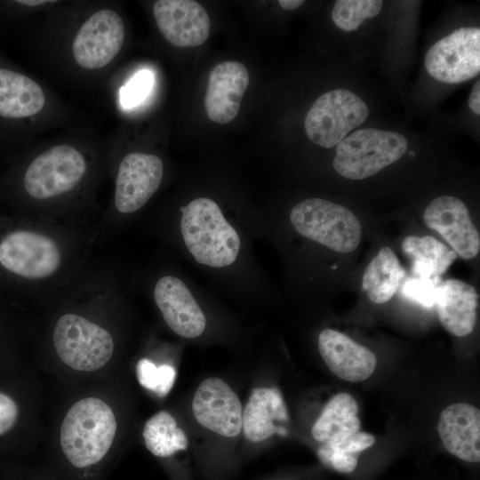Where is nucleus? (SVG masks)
Returning a JSON list of instances; mask_svg holds the SVG:
<instances>
[{"label":"nucleus","mask_w":480,"mask_h":480,"mask_svg":"<svg viewBox=\"0 0 480 480\" xmlns=\"http://www.w3.org/2000/svg\"><path fill=\"white\" fill-rule=\"evenodd\" d=\"M116 430V418L109 404L98 397L82 398L68 409L61 422V452L72 468H93L108 453Z\"/></svg>","instance_id":"obj_1"},{"label":"nucleus","mask_w":480,"mask_h":480,"mask_svg":"<svg viewBox=\"0 0 480 480\" xmlns=\"http://www.w3.org/2000/svg\"><path fill=\"white\" fill-rule=\"evenodd\" d=\"M180 233L194 260L211 268H225L238 257L241 240L218 204L197 197L181 210Z\"/></svg>","instance_id":"obj_2"},{"label":"nucleus","mask_w":480,"mask_h":480,"mask_svg":"<svg viewBox=\"0 0 480 480\" xmlns=\"http://www.w3.org/2000/svg\"><path fill=\"white\" fill-rule=\"evenodd\" d=\"M293 228L302 236L340 253L356 249L362 226L348 208L322 198H308L290 212Z\"/></svg>","instance_id":"obj_3"},{"label":"nucleus","mask_w":480,"mask_h":480,"mask_svg":"<svg viewBox=\"0 0 480 480\" xmlns=\"http://www.w3.org/2000/svg\"><path fill=\"white\" fill-rule=\"evenodd\" d=\"M407 140L396 132L365 128L354 132L336 146L334 170L349 180H364L398 161Z\"/></svg>","instance_id":"obj_4"},{"label":"nucleus","mask_w":480,"mask_h":480,"mask_svg":"<svg viewBox=\"0 0 480 480\" xmlns=\"http://www.w3.org/2000/svg\"><path fill=\"white\" fill-rule=\"evenodd\" d=\"M52 340L59 358L79 372H94L112 357L115 343L105 328L86 317L66 313L56 322Z\"/></svg>","instance_id":"obj_5"},{"label":"nucleus","mask_w":480,"mask_h":480,"mask_svg":"<svg viewBox=\"0 0 480 480\" xmlns=\"http://www.w3.org/2000/svg\"><path fill=\"white\" fill-rule=\"evenodd\" d=\"M368 116L369 108L360 97L347 89H335L316 99L306 115L304 127L312 142L332 148Z\"/></svg>","instance_id":"obj_6"},{"label":"nucleus","mask_w":480,"mask_h":480,"mask_svg":"<svg viewBox=\"0 0 480 480\" xmlns=\"http://www.w3.org/2000/svg\"><path fill=\"white\" fill-rule=\"evenodd\" d=\"M86 171L82 152L69 145H57L33 159L24 172L22 184L31 198L51 199L69 192Z\"/></svg>","instance_id":"obj_7"},{"label":"nucleus","mask_w":480,"mask_h":480,"mask_svg":"<svg viewBox=\"0 0 480 480\" xmlns=\"http://www.w3.org/2000/svg\"><path fill=\"white\" fill-rule=\"evenodd\" d=\"M425 67L439 82L458 84L480 71V29L463 27L435 43L427 52Z\"/></svg>","instance_id":"obj_8"},{"label":"nucleus","mask_w":480,"mask_h":480,"mask_svg":"<svg viewBox=\"0 0 480 480\" xmlns=\"http://www.w3.org/2000/svg\"><path fill=\"white\" fill-rule=\"evenodd\" d=\"M124 41V24L111 9L93 12L79 28L72 43L76 64L85 69L108 66L119 53Z\"/></svg>","instance_id":"obj_9"},{"label":"nucleus","mask_w":480,"mask_h":480,"mask_svg":"<svg viewBox=\"0 0 480 480\" xmlns=\"http://www.w3.org/2000/svg\"><path fill=\"white\" fill-rule=\"evenodd\" d=\"M192 414L205 429L226 438L242 433L243 405L235 390L220 378L209 377L196 388Z\"/></svg>","instance_id":"obj_10"},{"label":"nucleus","mask_w":480,"mask_h":480,"mask_svg":"<svg viewBox=\"0 0 480 480\" xmlns=\"http://www.w3.org/2000/svg\"><path fill=\"white\" fill-rule=\"evenodd\" d=\"M163 173V161L156 155L132 152L124 156L116 179V209L128 214L143 207L158 189Z\"/></svg>","instance_id":"obj_11"},{"label":"nucleus","mask_w":480,"mask_h":480,"mask_svg":"<svg viewBox=\"0 0 480 480\" xmlns=\"http://www.w3.org/2000/svg\"><path fill=\"white\" fill-rule=\"evenodd\" d=\"M423 220L442 236L457 255L471 260L478 254L480 236L460 199L452 196L435 198L426 207Z\"/></svg>","instance_id":"obj_12"},{"label":"nucleus","mask_w":480,"mask_h":480,"mask_svg":"<svg viewBox=\"0 0 480 480\" xmlns=\"http://www.w3.org/2000/svg\"><path fill=\"white\" fill-rule=\"evenodd\" d=\"M153 14L161 34L174 46H199L209 36V15L196 1L158 0L153 4Z\"/></svg>","instance_id":"obj_13"},{"label":"nucleus","mask_w":480,"mask_h":480,"mask_svg":"<svg viewBox=\"0 0 480 480\" xmlns=\"http://www.w3.org/2000/svg\"><path fill=\"white\" fill-rule=\"evenodd\" d=\"M153 296L167 326L185 339L199 337L206 318L186 284L177 276H164L155 284Z\"/></svg>","instance_id":"obj_14"},{"label":"nucleus","mask_w":480,"mask_h":480,"mask_svg":"<svg viewBox=\"0 0 480 480\" xmlns=\"http://www.w3.org/2000/svg\"><path fill=\"white\" fill-rule=\"evenodd\" d=\"M249 84L246 67L236 60L223 61L210 72L204 108L210 120L227 124L238 114L242 98Z\"/></svg>","instance_id":"obj_15"},{"label":"nucleus","mask_w":480,"mask_h":480,"mask_svg":"<svg viewBox=\"0 0 480 480\" xmlns=\"http://www.w3.org/2000/svg\"><path fill=\"white\" fill-rule=\"evenodd\" d=\"M318 350L330 371L347 381H363L376 368L377 358L372 350L336 330L320 332Z\"/></svg>","instance_id":"obj_16"},{"label":"nucleus","mask_w":480,"mask_h":480,"mask_svg":"<svg viewBox=\"0 0 480 480\" xmlns=\"http://www.w3.org/2000/svg\"><path fill=\"white\" fill-rule=\"evenodd\" d=\"M289 415L281 391L276 387H260L252 390L243 407L242 433L252 444L263 443L286 429L277 423L287 422Z\"/></svg>","instance_id":"obj_17"},{"label":"nucleus","mask_w":480,"mask_h":480,"mask_svg":"<svg viewBox=\"0 0 480 480\" xmlns=\"http://www.w3.org/2000/svg\"><path fill=\"white\" fill-rule=\"evenodd\" d=\"M438 433L445 449L467 462L480 460V411L476 406L457 403L440 414Z\"/></svg>","instance_id":"obj_18"},{"label":"nucleus","mask_w":480,"mask_h":480,"mask_svg":"<svg viewBox=\"0 0 480 480\" xmlns=\"http://www.w3.org/2000/svg\"><path fill=\"white\" fill-rule=\"evenodd\" d=\"M435 304L439 320L448 332L457 337L472 332L478 305L475 287L458 279L441 282L436 289Z\"/></svg>","instance_id":"obj_19"},{"label":"nucleus","mask_w":480,"mask_h":480,"mask_svg":"<svg viewBox=\"0 0 480 480\" xmlns=\"http://www.w3.org/2000/svg\"><path fill=\"white\" fill-rule=\"evenodd\" d=\"M45 105V94L30 77L0 68V116L23 118L38 114Z\"/></svg>","instance_id":"obj_20"},{"label":"nucleus","mask_w":480,"mask_h":480,"mask_svg":"<svg viewBox=\"0 0 480 480\" xmlns=\"http://www.w3.org/2000/svg\"><path fill=\"white\" fill-rule=\"evenodd\" d=\"M357 412L358 405L349 394L333 396L312 425L313 438L320 444H336L359 431Z\"/></svg>","instance_id":"obj_21"},{"label":"nucleus","mask_w":480,"mask_h":480,"mask_svg":"<svg viewBox=\"0 0 480 480\" xmlns=\"http://www.w3.org/2000/svg\"><path fill=\"white\" fill-rule=\"evenodd\" d=\"M405 275L396 253L384 246L367 265L362 289L371 301L382 304L393 297Z\"/></svg>","instance_id":"obj_22"},{"label":"nucleus","mask_w":480,"mask_h":480,"mask_svg":"<svg viewBox=\"0 0 480 480\" xmlns=\"http://www.w3.org/2000/svg\"><path fill=\"white\" fill-rule=\"evenodd\" d=\"M404 252L412 260L413 276L432 278L442 275L457 253L431 236H408L402 242Z\"/></svg>","instance_id":"obj_23"},{"label":"nucleus","mask_w":480,"mask_h":480,"mask_svg":"<svg viewBox=\"0 0 480 480\" xmlns=\"http://www.w3.org/2000/svg\"><path fill=\"white\" fill-rule=\"evenodd\" d=\"M143 442L148 451L161 460H171L188 447V438L175 418L166 411L150 417L142 430Z\"/></svg>","instance_id":"obj_24"},{"label":"nucleus","mask_w":480,"mask_h":480,"mask_svg":"<svg viewBox=\"0 0 480 480\" xmlns=\"http://www.w3.org/2000/svg\"><path fill=\"white\" fill-rule=\"evenodd\" d=\"M382 4L380 0H338L332 11V20L341 30H356L365 20L380 12Z\"/></svg>","instance_id":"obj_25"},{"label":"nucleus","mask_w":480,"mask_h":480,"mask_svg":"<svg viewBox=\"0 0 480 480\" xmlns=\"http://www.w3.org/2000/svg\"><path fill=\"white\" fill-rule=\"evenodd\" d=\"M140 382L145 388L155 391L158 396H165L172 388L175 369L170 364L156 366L148 359H141L137 365Z\"/></svg>","instance_id":"obj_26"},{"label":"nucleus","mask_w":480,"mask_h":480,"mask_svg":"<svg viewBox=\"0 0 480 480\" xmlns=\"http://www.w3.org/2000/svg\"><path fill=\"white\" fill-rule=\"evenodd\" d=\"M441 283L439 276L432 278L408 277L402 285V294L420 305L430 308L436 303V289Z\"/></svg>","instance_id":"obj_27"},{"label":"nucleus","mask_w":480,"mask_h":480,"mask_svg":"<svg viewBox=\"0 0 480 480\" xmlns=\"http://www.w3.org/2000/svg\"><path fill=\"white\" fill-rule=\"evenodd\" d=\"M153 84V75L144 69L137 73L122 89L121 103L125 108H132L140 103L148 95Z\"/></svg>","instance_id":"obj_28"},{"label":"nucleus","mask_w":480,"mask_h":480,"mask_svg":"<svg viewBox=\"0 0 480 480\" xmlns=\"http://www.w3.org/2000/svg\"><path fill=\"white\" fill-rule=\"evenodd\" d=\"M375 443V437L366 432L357 431L336 444H323L332 451L353 454L359 457L360 453Z\"/></svg>","instance_id":"obj_29"},{"label":"nucleus","mask_w":480,"mask_h":480,"mask_svg":"<svg viewBox=\"0 0 480 480\" xmlns=\"http://www.w3.org/2000/svg\"><path fill=\"white\" fill-rule=\"evenodd\" d=\"M19 418V407L8 395L0 392V436L11 430Z\"/></svg>","instance_id":"obj_30"},{"label":"nucleus","mask_w":480,"mask_h":480,"mask_svg":"<svg viewBox=\"0 0 480 480\" xmlns=\"http://www.w3.org/2000/svg\"><path fill=\"white\" fill-rule=\"evenodd\" d=\"M468 106L471 111L479 116L480 114V81L475 83L468 98Z\"/></svg>","instance_id":"obj_31"},{"label":"nucleus","mask_w":480,"mask_h":480,"mask_svg":"<svg viewBox=\"0 0 480 480\" xmlns=\"http://www.w3.org/2000/svg\"><path fill=\"white\" fill-rule=\"evenodd\" d=\"M304 3L303 0H279V5L284 10H295Z\"/></svg>","instance_id":"obj_32"},{"label":"nucleus","mask_w":480,"mask_h":480,"mask_svg":"<svg viewBox=\"0 0 480 480\" xmlns=\"http://www.w3.org/2000/svg\"><path fill=\"white\" fill-rule=\"evenodd\" d=\"M18 4L27 5V6H38L45 4H52L56 1H47V0H19L16 1Z\"/></svg>","instance_id":"obj_33"},{"label":"nucleus","mask_w":480,"mask_h":480,"mask_svg":"<svg viewBox=\"0 0 480 480\" xmlns=\"http://www.w3.org/2000/svg\"><path fill=\"white\" fill-rule=\"evenodd\" d=\"M274 480H290V479H274Z\"/></svg>","instance_id":"obj_34"}]
</instances>
